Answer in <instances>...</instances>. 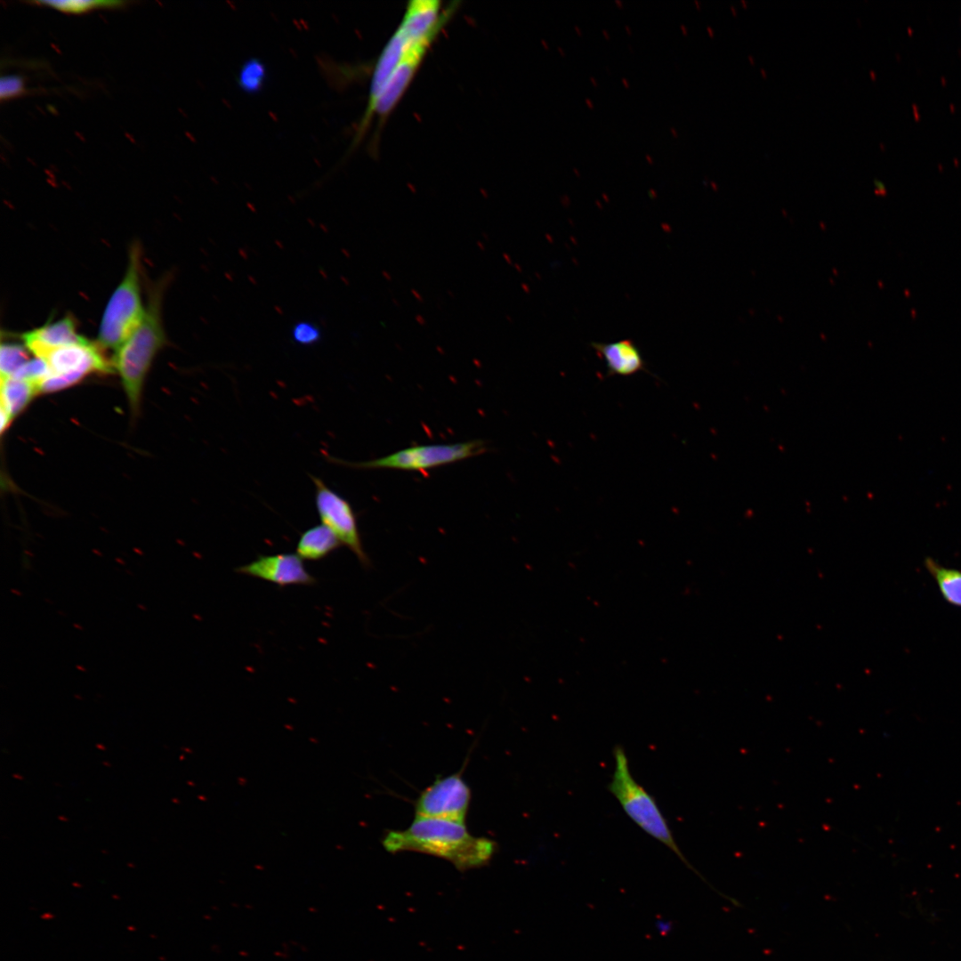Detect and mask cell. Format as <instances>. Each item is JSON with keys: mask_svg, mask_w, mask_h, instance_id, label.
Masks as SVG:
<instances>
[{"mask_svg": "<svg viewBox=\"0 0 961 961\" xmlns=\"http://www.w3.org/2000/svg\"><path fill=\"white\" fill-rule=\"evenodd\" d=\"M382 843L389 852L426 853L445 859L460 870L485 865L497 848L494 841L471 835L463 822L425 817H416L404 830L389 831Z\"/></svg>", "mask_w": 961, "mask_h": 961, "instance_id": "1", "label": "cell"}, {"mask_svg": "<svg viewBox=\"0 0 961 961\" xmlns=\"http://www.w3.org/2000/svg\"><path fill=\"white\" fill-rule=\"evenodd\" d=\"M237 573L260 578L279 586L311 585L315 577L308 572L297 553L259 555L235 569Z\"/></svg>", "mask_w": 961, "mask_h": 961, "instance_id": "10", "label": "cell"}, {"mask_svg": "<svg viewBox=\"0 0 961 961\" xmlns=\"http://www.w3.org/2000/svg\"><path fill=\"white\" fill-rule=\"evenodd\" d=\"M412 294H414L417 298H420V300L422 301V297L419 296L415 290H412Z\"/></svg>", "mask_w": 961, "mask_h": 961, "instance_id": "24", "label": "cell"}, {"mask_svg": "<svg viewBox=\"0 0 961 961\" xmlns=\"http://www.w3.org/2000/svg\"><path fill=\"white\" fill-rule=\"evenodd\" d=\"M657 932L661 935L668 934L673 929V924L670 920L658 919L655 924Z\"/></svg>", "mask_w": 961, "mask_h": 961, "instance_id": "22", "label": "cell"}, {"mask_svg": "<svg viewBox=\"0 0 961 961\" xmlns=\"http://www.w3.org/2000/svg\"><path fill=\"white\" fill-rule=\"evenodd\" d=\"M471 790L460 772L438 778L421 792L415 803L416 817L464 823Z\"/></svg>", "mask_w": 961, "mask_h": 961, "instance_id": "8", "label": "cell"}, {"mask_svg": "<svg viewBox=\"0 0 961 961\" xmlns=\"http://www.w3.org/2000/svg\"><path fill=\"white\" fill-rule=\"evenodd\" d=\"M341 542L324 524L316 525L303 532L296 545V553L303 560L318 561L336 550Z\"/></svg>", "mask_w": 961, "mask_h": 961, "instance_id": "14", "label": "cell"}, {"mask_svg": "<svg viewBox=\"0 0 961 961\" xmlns=\"http://www.w3.org/2000/svg\"><path fill=\"white\" fill-rule=\"evenodd\" d=\"M416 319H417V322L420 323L421 325L424 324V322H425L424 319L421 316H416Z\"/></svg>", "mask_w": 961, "mask_h": 961, "instance_id": "23", "label": "cell"}, {"mask_svg": "<svg viewBox=\"0 0 961 961\" xmlns=\"http://www.w3.org/2000/svg\"><path fill=\"white\" fill-rule=\"evenodd\" d=\"M25 91L22 77L19 75H7L1 77L0 98L2 101L21 95Z\"/></svg>", "mask_w": 961, "mask_h": 961, "instance_id": "21", "label": "cell"}, {"mask_svg": "<svg viewBox=\"0 0 961 961\" xmlns=\"http://www.w3.org/2000/svg\"><path fill=\"white\" fill-rule=\"evenodd\" d=\"M266 78L267 70L263 62L259 59L251 58L240 67L238 83L244 92L255 93L262 89Z\"/></svg>", "mask_w": 961, "mask_h": 961, "instance_id": "17", "label": "cell"}, {"mask_svg": "<svg viewBox=\"0 0 961 961\" xmlns=\"http://www.w3.org/2000/svg\"><path fill=\"white\" fill-rule=\"evenodd\" d=\"M26 346L14 343H2L0 347L1 379L12 377L29 360Z\"/></svg>", "mask_w": 961, "mask_h": 961, "instance_id": "18", "label": "cell"}, {"mask_svg": "<svg viewBox=\"0 0 961 961\" xmlns=\"http://www.w3.org/2000/svg\"><path fill=\"white\" fill-rule=\"evenodd\" d=\"M597 355L606 364L608 376H630L646 371L645 361L639 348L631 339L612 343H591Z\"/></svg>", "mask_w": 961, "mask_h": 961, "instance_id": "13", "label": "cell"}, {"mask_svg": "<svg viewBox=\"0 0 961 961\" xmlns=\"http://www.w3.org/2000/svg\"><path fill=\"white\" fill-rule=\"evenodd\" d=\"M321 335L319 327L309 320L298 321L291 329L292 340L303 346H309L319 343Z\"/></svg>", "mask_w": 961, "mask_h": 961, "instance_id": "20", "label": "cell"}, {"mask_svg": "<svg viewBox=\"0 0 961 961\" xmlns=\"http://www.w3.org/2000/svg\"><path fill=\"white\" fill-rule=\"evenodd\" d=\"M37 393L36 384L28 380L15 377L1 379V412L12 422Z\"/></svg>", "mask_w": 961, "mask_h": 961, "instance_id": "15", "label": "cell"}, {"mask_svg": "<svg viewBox=\"0 0 961 961\" xmlns=\"http://www.w3.org/2000/svg\"><path fill=\"white\" fill-rule=\"evenodd\" d=\"M311 478L315 485V504L322 524L334 532L363 566H369L370 560L362 545L357 518L351 504L328 488L321 479L316 476Z\"/></svg>", "mask_w": 961, "mask_h": 961, "instance_id": "7", "label": "cell"}, {"mask_svg": "<svg viewBox=\"0 0 961 961\" xmlns=\"http://www.w3.org/2000/svg\"><path fill=\"white\" fill-rule=\"evenodd\" d=\"M614 771L607 788L625 813L646 834L663 844L690 866L673 832L651 795L632 775L628 757L621 745L613 747Z\"/></svg>", "mask_w": 961, "mask_h": 961, "instance_id": "3", "label": "cell"}, {"mask_svg": "<svg viewBox=\"0 0 961 961\" xmlns=\"http://www.w3.org/2000/svg\"><path fill=\"white\" fill-rule=\"evenodd\" d=\"M925 566L934 578L944 600L961 608V570L944 567L931 557L925 559Z\"/></svg>", "mask_w": 961, "mask_h": 961, "instance_id": "16", "label": "cell"}, {"mask_svg": "<svg viewBox=\"0 0 961 961\" xmlns=\"http://www.w3.org/2000/svg\"><path fill=\"white\" fill-rule=\"evenodd\" d=\"M20 337L36 358L53 348L89 341L77 332L75 321L69 316L23 333Z\"/></svg>", "mask_w": 961, "mask_h": 961, "instance_id": "11", "label": "cell"}, {"mask_svg": "<svg viewBox=\"0 0 961 961\" xmlns=\"http://www.w3.org/2000/svg\"><path fill=\"white\" fill-rule=\"evenodd\" d=\"M30 3L45 5L62 12L73 14H79L100 8H118L126 4L125 1L102 0L33 1Z\"/></svg>", "mask_w": 961, "mask_h": 961, "instance_id": "19", "label": "cell"}, {"mask_svg": "<svg viewBox=\"0 0 961 961\" xmlns=\"http://www.w3.org/2000/svg\"><path fill=\"white\" fill-rule=\"evenodd\" d=\"M486 442L480 440L449 444L412 446L379 458L364 462H348L327 456L330 462L358 469H393L426 471L453 464L487 451Z\"/></svg>", "mask_w": 961, "mask_h": 961, "instance_id": "5", "label": "cell"}, {"mask_svg": "<svg viewBox=\"0 0 961 961\" xmlns=\"http://www.w3.org/2000/svg\"><path fill=\"white\" fill-rule=\"evenodd\" d=\"M439 33L440 31L430 33L414 41L408 47L384 85L372 109L366 117H362L354 143L362 138L374 116H377L381 120L384 119L397 106Z\"/></svg>", "mask_w": 961, "mask_h": 961, "instance_id": "6", "label": "cell"}, {"mask_svg": "<svg viewBox=\"0 0 961 961\" xmlns=\"http://www.w3.org/2000/svg\"><path fill=\"white\" fill-rule=\"evenodd\" d=\"M100 344L90 341L53 348L41 358L50 374L66 376L77 383L91 373H109L112 364L107 360Z\"/></svg>", "mask_w": 961, "mask_h": 961, "instance_id": "9", "label": "cell"}, {"mask_svg": "<svg viewBox=\"0 0 961 961\" xmlns=\"http://www.w3.org/2000/svg\"><path fill=\"white\" fill-rule=\"evenodd\" d=\"M165 286V281L160 282L150 290L141 325L116 351L112 361L133 415L139 412L144 381L153 359L166 343L161 315Z\"/></svg>", "mask_w": 961, "mask_h": 961, "instance_id": "2", "label": "cell"}, {"mask_svg": "<svg viewBox=\"0 0 961 961\" xmlns=\"http://www.w3.org/2000/svg\"><path fill=\"white\" fill-rule=\"evenodd\" d=\"M416 40L399 25L392 35L375 65L371 77L369 96L363 117L372 109L384 85L401 59L408 47Z\"/></svg>", "mask_w": 961, "mask_h": 961, "instance_id": "12", "label": "cell"}, {"mask_svg": "<svg viewBox=\"0 0 961 961\" xmlns=\"http://www.w3.org/2000/svg\"><path fill=\"white\" fill-rule=\"evenodd\" d=\"M141 250L130 247L125 274L109 298L100 324L98 343L117 351L141 325L146 307L141 296Z\"/></svg>", "mask_w": 961, "mask_h": 961, "instance_id": "4", "label": "cell"}]
</instances>
